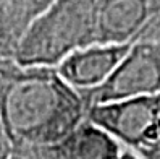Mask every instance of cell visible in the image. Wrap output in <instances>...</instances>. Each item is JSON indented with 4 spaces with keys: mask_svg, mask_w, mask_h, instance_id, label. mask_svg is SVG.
<instances>
[{
    "mask_svg": "<svg viewBox=\"0 0 160 159\" xmlns=\"http://www.w3.org/2000/svg\"><path fill=\"white\" fill-rule=\"evenodd\" d=\"M10 159H65V151L62 141L60 143L16 141L13 143Z\"/></svg>",
    "mask_w": 160,
    "mask_h": 159,
    "instance_id": "9c48e42d",
    "label": "cell"
},
{
    "mask_svg": "<svg viewBox=\"0 0 160 159\" xmlns=\"http://www.w3.org/2000/svg\"><path fill=\"white\" fill-rule=\"evenodd\" d=\"M160 20V0H99L96 44L134 42Z\"/></svg>",
    "mask_w": 160,
    "mask_h": 159,
    "instance_id": "5b68a950",
    "label": "cell"
},
{
    "mask_svg": "<svg viewBox=\"0 0 160 159\" xmlns=\"http://www.w3.org/2000/svg\"><path fill=\"white\" fill-rule=\"evenodd\" d=\"M12 149H13L12 136H10V133H8V130L3 124L2 115H0V159H10Z\"/></svg>",
    "mask_w": 160,
    "mask_h": 159,
    "instance_id": "30bf717a",
    "label": "cell"
},
{
    "mask_svg": "<svg viewBox=\"0 0 160 159\" xmlns=\"http://www.w3.org/2000/svg\"><path fill=\"white\" fill-rule=\"evenodd\" d=\"M133 42L125 44H92L70 54L58 72L76 89H91L103 83L128 54Z\"/></svg>",
    "mask_w": 160,
    "mask_h": 159,
    "instance_id": "8992f818",
    "label": "cell"
},
{
    "mask_svg": "<svg viewBox=\"0 0 160 159\" xmlns=\"http://www.w3.org/2000/svg\"><path fill=\"white\" fill-rule=\"evenodd\" d=\"M99 0H55L28 24L13 59L21 65L58 67L70 54L96 44Z\"/></svg>",
    "mask_w": 160,
    "mask_h": 159,
    "instance_id": "7a4b0ae2",
    "label": "cell"
},
{
    "mask_svg": "<svg viewBox=\"0 0 160 159\" xmlns=\"http://www.w3.org/2000/svg\"><path fill=\"white\" fill-rule=\"evenodd\" d=\"M55 0H26L28 3V15H29V23L34 20L37 15H41L50 3H53Z\"/></svg>",
    "mask_w": 160,
    "mask_h": 159,
    "instance_id": "8fae6325",
    "label": "cell"
},
{
    "mask_svg": "<svg viewBox=\"0 0 160 159\" xmlns=\"http://www.w3.org/2000/svg\"><path fill=\"white\" fill-rule=\"evenodd\" d=\"M79 91L88 107L160 93V37L136 39L105 81Z\"/></svg>",
    "mask_w": 160,
    "mask_h": 159,
    "instance_id": "277c9868",
    "label": "cell"
},
{
    "mask_svg": "<svg viewBox=\"0 0 160 159\" xmlns=\"http://www.w3.org/2000/svg\"><path fill=\"white\" fill-rule=\"evenodd\" d=\"M28 24L26 0H0V55L13 57Z\"/></svg>",
    "mask_w": 160,
    "mask_h": 159,
    "instance_id": "ba28073f",
    "label": "cell"
},
{
    "mask_svg": "<svg viewBox=\"0 0 160 159\" xmlns=\"http://www.w3.org/2000/svg\"><path fill=\"white\" fill-rule=\"evenodd\" d=\"M65 159H118L123 145L96 122H84L62 141Z\"/></svg>",
    "mask_w": 160,
    "mask_h": 159,
    "instance_id": "52a82bcc",
    "label": "cell"
},
{
    "mask_svg": "<svg viewBox=\"0 0 160 159\" xmlns=\"http://www.w3.org/2000/svg\"><path fill=\"white\" fill-rule=\"evenodd\" d=\"M118 159H142V157H141L138 153H134L133 149L125 148V149H123V153H121V156H120Z\"/></svg>",
    "mask_w": 160,
    "mask_h": 159,
    "instance_id": "7c38bea8",
    "label": "cell"
},
{
    "mask_svg": "<svg viewBox=\"0 0 160 159\" xmlns=\"http://www.w3.org/2000/svg\"><path fill=\"white\" fill-rule=\"evenodd\" d=\"M157 159H160V151H158V154H157Z\"/></svg>",
    "mask_w": 160,
    "mask_h": 159,
    "instance_id": "4fadbf2b",
    "label": "cell"
},
{
    "mask_svg": "<svg viewBox=\"0 0 160 159\" xmlns=\"http://www.w3.org/2000/svg\"><path fill=\"white\" fill-rule=\"evenodd\" d=\"M88 109L57 67L0 55V115L13 143H60L88 119Z\"/></svg>",
    "mask_w": 160,
    "mask_h": 159,
    "instance_id": "6da1fadb",
    "label": "cell"
},
{
    "mask_svg": "<svg viewBox=\"0 0 160 159\" xmlns=\"http://www.w3.org/2000/svg\"><path fill=\"white\" fill-rule=\"evenodd\" d=\"M88 119L142 159H157L160 151V93L91 106Z\"/></svg>",
    "mask_w": 160,
    "mask_h": 159,
    "instance_id": "3957f363",
    "label": "cell"
}]
</instances>
